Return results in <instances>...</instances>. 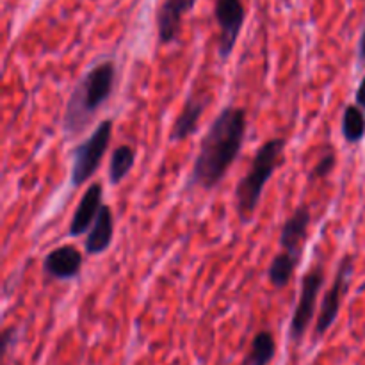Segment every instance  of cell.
<instances>
[{"label": "cell", "mask_w": 365, "mask_h": 365, "mask_svg": "<svg viewBox=\"0 0 365 365\" xmlns=\"http://www.w3.org/2000/svg\"><path fill=\"white\" fill-rule=\"evenodd\" d=\"M210 95L207 93H191V95L185 98L184 107H182L180 114L175 120L173 127L170 132V141H185L187 138H191L196 130H198L200 118H202L203 110L209 107L210 103Z\"/></svg>", "instance_id": "obj_11"}, {"label": "cell", "mask_w": 365, "mask_h": 365, "mask_svg": "<svg viewBox=\"0 0 365 365\" xmlns=\"http://www.w3.org/2000/svg\"><path fill=\"white\" fill-rule=\"evenodd\" d=\"M284 150V138L267 139L257 150L248 173L239 180L237 187H235V209H237V216L241 223H250L255 216L264 187H266L267 180L273 177L278 164H280Z\"/></svg>", "instance_id": "obj_3"}, {"label": "cell", "mask_w": 365, "mask_h": 365, "mask_svg": "<svg viewBox=\"0 0 365 365\" xmlns=\"http://www.w3.org/2000/svg\"><path fill=\"white\" fill-rule=\"evenodd\" d=\"M298 264H299L298 260L289 257L285 252L278 253V255L273 259V262L269 264V271H267V277H269V282L273 284V287L274 289L287 287L292 274H294L296 267H298Z\"/></svg>", "instance_id": "obj_17"}, {"label": "cell", "mask_w": 365, "mask_h": 365, "mask_svg": "<svg viewBox=\"0 0 365 365\" xmlns=\"http://www.w3.org/2000/svg\"><path fill=\"white\" fill-rule=\"evenodd\" d=\"M310 221H312V214H310L309 207L302 205L282 225L280 245L284 248L282 252H285L289 257L298 260V262L302 260L303 246H305L307 235H309Z\"/></svg>", "instance_id": "obj_10"}, {"label": "cell", "mask_w": 365, "mask_h": 365, "mask_svg": "<svg viewBox=\"0 0 365 365\" xmlns=\"http://www.w3.org/2000/svg\"><path fill=\"white\" fill-rule=\"evenodd\" d=\"M113 135V120H103L88 139L71 150V184L81 187L100 168Z\"/></svg>", "instance_id": "obj_4"}, {"label": "cell", "mask_w": 365, "mask_h": 365, "mask_svg": "<svg viewBox=\"0 0 365 365\" xmlns=\"http://www.w3.org/2000/svg\"><path fill=\"white\" fill-rule=\"evenodd\" d=\"M135 164V150L128 145L114 148L109 160V182L113 185L121 184Z\"/></svg>", "instance_id": "obj_15"}, {"label": "cell", "mask_w": 365, "mask_h": 365, "mask_svg": "<svg viewBox=\"0 0 365 365\" xmlns=\"http://www.w3.org/2000/svg\"><path fill=\"white\" fill-rule=\"evenodd\" d=\"M116 78V64L106 59L89 68L77 82L66 102L63 128L68 135H77L95 120L100 107L110 98Z\"/></svg>", "instance_id": "obj_2"}, {"label": "cell", "mask_w": 365, "mask_h": 365, "mask_svg": "<svg viewBox=\"0 0 365 365\" xmlns=\"http://www.w3.org/2000/svg\"><path fill=\"white\" fill-rule=\"evenodd\" d=\"M248 114L242 107L227 106L214 118L200 143L198 155L192 164L189 187L210 191L227 177L245 145Z\"/></svg>", "instance_id": "obj_1"}, {"label": "cell", "mask_w": 365, "mask_h": 365, "mask_svg": "<svg viewBox=\"0 0 365 365\" xmlns=\"http://www.w3.org/2000/svg\"><path fill=\"white\" fill-rule=\"evenodd\" d=\"M196 0H163L155 13L157 36L160 45L177 41L182 31V18L192 11Z\"/></svg>", "instance_id": "obj_8"}, {"label": "cell", "mask_w": 365, "mask_h": 365, "mask_svg": "<svg viewBox=\"0 0 365 365\" xmlns=\"http://www.w3.org/2000/svg\"><path fill=\"white\" fill-rule=\"evenodd\" d=\"M353 262H355L353 255H346L344 259L341 260L334 284H331V287L328 289V292L324 294L323 305H321L319 316H317L316 321V330H314V337H316L317 341L334 327L335 319L339 317L342 299H344L346 291H348L349 287V280H351Z\"/></svg>", "instance_id": "obj_7"}, {"label": "cell", "mask_w": 365, "mask_h": 365, "mask_svg": "<svg viewBox=\"0 0 365 365\" xmlns=\"http://www.w3.org/2000/svg\"><path fill=\"white\" fill-rule=\"evenodd\" d=\"M103 196V185L100 182L89 185L86 192L82 195L81 202H78L77 209H75L73 217L70 221V235L71 237H81L82 234L91 230L93 223L98 217L100 209L103 207L102 203Z\"/></svg>", "instance_id": "obj_12"}, {"label": "cell", "mask_w": 365, "mask_h": 365, "mask_svg": "<svg viewBox=\"0 0 365 365\" xmlns=\"http://www.w3.org/2000/svg\"><path fill=\"white\" fill-rule=\"evenodd\" d=\"M324 284V271L319 264L310 267L302 278V291H299L298 305H296L294 314L291 319V328H289V337L292 342H302L312 323L314 310H316L317 298H319L321 287Z\"/></svg>", "instance_id": "obj_5"}, {"label": "cell", "mask_w": 365, "mask_h": 365, "mask_svg": "<svg viewBox=\"0 0 365 365\" xmlns=\"http://www.w3.org/2000/svg\"><path fill=\"white\" fill-rule=\"evenodd\" d=\"M214 18L220 27L217 53L223 61L234 52L237 39L241 36L246 20V7L242 0H216L214 2Z\"/></svg>", "instance_id": "obj_6"}, {"label": "cell", "mask_w": 365, "mask_h": 365, "mask_svg": "<svg viewBox=\"0 0 365 365\" xmlns=\"http://www.w3.org/2000/svg\"><path fill=\"white\" fill-rule=\"evenodd\" d=\"M356 103H359L360 109L365 110V75L362 81H360L359 89H356Z\"/></svg>", "instance_id": "obj_19"}, {"label": "cell", "mask_w": 365, "mask_h": 365, "mask_svg": "<svg viewBox=\"0 0 365 365\" xmlns=\"http://www.w3.org/2000/svg\"><path fill=\"white\" fill-rule=\"evenodd\" d=\"M84 264V255L73 245H63L48 252L43 260V273L52 280H73Z\"/></svg>", "instance_id": "obj_9"}, {"label": "cell", "mask_w": 365, "mask_h": 365, "mask_svg": "<svg viewBox=\"0 0 365 365\" xmlns=\"http://www.w3.org/2000/svg\"><path fill=\"white\" fill-rule=\"evenodd\" d=\"M359 61L360 64H365V25H364V31H362V36H360V43H359Z\"/></svg>", "instance_id": "obj_20"}, {"label": "cell", "mask_w": 365, "mask_h": 365, "mask_svg": "<svg viewBox=\"0 0 365 365\" xmlns=\"http://www.w3.org/2000/svg\"><path fill=\"white\" fill-rule=\"evenodd\" d=\"M114 237V217L113 210L109 205H103L100 209L98 217L93 223L91 230L88 232L86 237V253L88 255H100V253L107 252L109 246L113 245Z\"/></svg>", "instance_id": "obj_13"}, {"label": "cell", "mask_w": 365, "mask_h": 365, "mask_svg": "<svg viewBox=\"0 0 365 365\" xmlns=\"http://www.w3.org/2000/svg\"><path fill=\"white\" fill-rule=\"evenodd\" d=\"M334 168H335V153L334 150H330V152L323 153L321 159L314 164L312 171H310V178H312V180H321V178L328 177V173H330Z\"/></svg>", "instance_id": "obj_18"}, {"label": "cell", "mask_w": 365, "mask_h": 365, "mask_svg": "<svg viewBox=\"0 0 365 365\" xmlns=\"http://www.w3.org/2000/svg\"><path fill=\"white\" fill-rule=\"evenodd\" d=\"M342 135L349 145H356L365 138V113L359 106H348L342 113Z\"/></svg>", "instance_id": "obj_16"}, {"label": "cell", "mask_w": 365, "mask_h": 365, "mask_svg": "<svg viewBox=\"0 0 365 365\" xmlns=\"http://www.w3.org/2000/svg\"><path fill=\"white\" fill-rule=\"evenodd\" d=\"M277 355V341L269 330H260L253 337L242 365H269Z\"/></svg>", "instance_id": "obj_14"}]
</instances>
